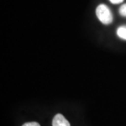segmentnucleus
I'll return each instance as SVG.
<instances>
[{"label": "nucleus", "instance_id": "1", "mask_svg": "<svg viewBox=\"0 0 126 126\" xmlns=\"http://www.w3.org/2000/svg\"><path fill=\"white\" fill-rule=\"evenodd\" d=\"M96 15L98 20L104 25H109L113 21V15L111 12L105 4L98 5L96 9Z\"/></svg>", "mask_w": 126, "mask_h": 126}, {"label": "nucleus", "instance_id": "2", "mask_svg": "<svg viewBox=\"0 0 126 126\" xmlns=\"http://www.w3.org/2000/svg\"><path fill=\"white\" fill-rule=\"evenodd\" d=\"M52 126H70V125L64 115L57 114L52 120Z\"/></svg>", "mask_w": 126, "mask_h": 126}, {"label": "nucleus", "instance_id": "3", "mask_svg": "<svg viewBox=\"0 0 126 126\" xmlns=\"http://www.w3.org/2000/svg\"><path fill=\"white\" fill-rule=\"evenodd\" d=\"M116 34L120 39L126 40V26H120L119 28L117 29Z\"/></svg>", "mask_w": 126, "mask_h": 126}, {"label": "nucleus", "instance_id": "4", "mask_svg": "<svg viewBox=\"0 0 126 126\" xmlns=\"http://www.w3.org/2000/svg\"><path fill=\"white\" fill-rule=\"evenodd\" d=\"M119 12H120V16L126 17V3L125 4H123L122 6L120 7Z\"/></svg>", "mask_w": 126, "mask_h": 126}, {"label": "nucleus", "instance_id": "5", "mask_svg": "<svg viewBox=\"0 0 126 126\" xmlns=\"http://www.w3.org/2000/svg\"><path fill=\"white\" fill-rule=\"evenodd\" d=\"M22 126H40V125L37 122H28L24 124Z\"/></svg>", "mask_w": 126, "mask_h": 126}, {"label": "nucleus", "instance_id": "6", "mask_svg": "<svg viewBox=\"0 0 126 126\" xmlns=\"http://www.w3.org/2000/svg\"><path fill=\"white\" fill-rule=\"evenodd\" d=\"M123 1H124V0H110V2H111V3H114V4L121 3Z\"/></svg>", "mask_w": 126, "mask_h": 126}]
</instances>
